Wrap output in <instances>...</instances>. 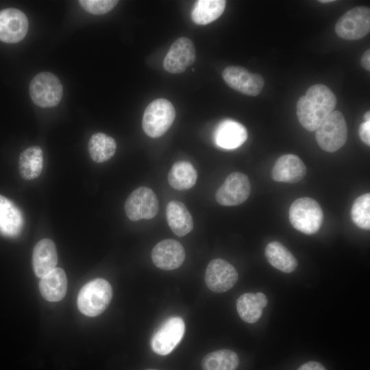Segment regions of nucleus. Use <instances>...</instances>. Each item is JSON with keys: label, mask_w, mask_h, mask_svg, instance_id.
<instances>
[{"label": "nucleus", "mask_w": 370, "mask_h": 370, "mask_svg": "<svg viewBox=\"0 0 370 370\" xmlns=\"http://www.w3.org/2000/svg\"><path fill=\"white\" fill-rule=\"evenodd\" d=\"M297 370H327L323 365L316 361H309L301 366Z\"/></svg>", "instance_id": "nucleus-32"}, {"label": "nucleus", "mask_w": 370, "mask_h": 370, "mask_svg": "<svg viewBox=\"0 0 370 370\" xmlns=\"http://www.w3.org/2000/svg\"><path fill=\"white\" fill-rule=\"evenodd\" d=\"M146 370H157V369H146Z\"/></svg>", "instance_id": "nucleus-36"}, {"label": "nucleus", "mask_w": 370, "mask_h": 370, "mask_svg": "<svg viewBox=\"0 0 370 370\" xmlns=\"http://www.w3.org/2000/svg\"><path fill=\"white\" fill-rule=\"evenodd\" d=\"M58 253L54 242L43 238L35 245L32 254V265L35 274L42 278L56 268Z\"/></svg>", "instance_id": "nucleus-18"}, {"label": "nucleus", "mask_w": 370, "mask_h": 370, "mask_svg": "<svg viewBox=\"0 0 370 370\" xmlns=\"http://www.w3.org/2000/svg\"><path fill=\"white\" fill-rule=\"evenodd\" d=\"M364 119H365V121H370V112L369 111H367L364 114Z\"/></svg>", "instance_id": "nucleus-34"}, {"label": "nucleus", "mask_w": 370, "mask_h": 370, "mask_svg": "<svg viewBox=\"0 0 370 370\" xmlns=\"http://www.w3.org/2000/svg\"><path fill=\"white\" fill-rule=\"evenodd\" d=\"M238 278V274L234 267L221 258L209 262L204 277L207 287L215 293L227 291L234 286Z\"/></svg>", "instance_id": "nucleus-12"}, {"label": "nucleus", "mask_w": 370, "mask_h": 370, "mask_svg": "<svg viewBox=\"0 0 370 370\" xmlns=\"http://www.w3.org/2000/svg\"><path fill=\"white\" fill-rule=\"evenodd\" d=\"M347 138V127L343 114L332 111L316 130V140L325 151L334 152L342 147Z\"/></svg>", "instance_id": "nucleus-5"}, {"label": "nucleus", "mask_w": 370, "mask_h": 370, "mask_svg": "<svg viewBox=\"0 0 370 370\" xmlns=\"http://www.w3.org/2000/svg\"><path fill=\"white\" fill-rule=\"evenodd\" d=\"M217 146L225 149H233L241 146L247 138V131L241 123L225 119L217 125L214 134Z\"/></svg>", "instance_id": "nucleus-17"}, {"label": "nucleus", "mask_w": 370, "mask_h": 370, "mask_svg": "<svg viewBox=\"0 0 370 370\" xmlns=\"http://www.w3.org/2000/svg\"><path fill=\"white\" fill-rule=\"evenodd\" d=\"M196 58V51L193 41L186 37L176 39L170 47L164 60L163 67L169 73H183L193 64Z\"/></svg>", "instance_id": "nucleus-13"}, {"label": "nucleus", "mask_w": 370, "mask_h": 370, "mask_svg": "<svg viewBox=\"0 0 370 370\" xmlns=\"http://www.w3.org/2000/svg\"><path fill=\"white\" fill-rule=\"evenodd\" d=\"M264 254L268 262L282 272L291 273L297 267L295 257L280 242L269 243L265 247Z\"/></svg>", "instance_id": "nucleus-23"}, {"label": "nucleus", "mask_w": 370, "mask_h": 370, "mask_svg": "<svg viewBox=\"0 0 370 370\" xmlns=\"http://www.w3.org/2000/svg\"><path fill=\"white\" fill-rule=\"evenodd\" d=\"M166 217L170 228L179 237L186 235L193 228L192 216L181 201H170L166 206Z\"/></svg>", "instance_id": "nucleus-21"}, {"label": "nucleus", "mask_w": 370, "mask_h": 370, "mask_svg": "<svg viewBox=\"0 0 370 370\" xmlns=\"http://www.w3.org/2000/svg\"><path fill=\"white\" fill-rule=\"evenodd\" d=\"M88 151L92 160L97 163L110 160L115 153V140L101 132L94 134L88 141Z\"/></svg>", "instance_id": "nucleus-27"}, {"label": "nucleus", "mask_w": 370, "mask_h": 370, "mask_svg": "<svg viewBox=\"0 0 370 370\" xmlns=\"http://www.w3.org/2000/svg\"><path fill=\"white\" fill-rule=\"evenodd\" d=\"M251 192V184L247 175L240 172L230 174L217 190V201L225 206L241 204L247 200Z\"/></svg>", "instance_id": "nucleus-10"}, {"label": "nucleus", "mask_w": 370, "mask_h": 370, "mask_svg": "<svg viewBox=\"0 0 370 370\" xmlns=\"http://www.w3.org/2000/svg\"><path fill=\"white\" fill-rule=\"evenodd\" d=\"M185 257L183 246L173 239H165L159 242L151 251L153 263L163 270H173L180 267Z\"/></svg>", "instance_id": "nucleus-15"}, {"label": "nucleus", "mask_w": 370, "mask_h": 370, "mask_svg": "<svg viewBox=\"0 0 370 370\" xmlns=\"http://www.w3.org/2000/svg\"><path fill=\"white\" fill-rule=\"evenodd\" d=\"M225 5L226 1L224 0L197 1L191 11V18L197 25H208L223 14Z\"/></svg>", "instance_id": "nucleus-25"}, {"label": "nucleus", "mask_w": 370, "mask_h": 370, "mask_svg": "<svg viewBox=\"0 0 370 370\" xmlns=\"http://www.w3.org/2000/svg\"><path fill=\"white\" fill-rule=\"evenodd\" d=\"M306 174V167L303 161L293 154L280 156L275 162L271 175L275 181L296 183Z\"/></svg>", "instance_id": "nucleus-16"}, {"label": "nucleus", "mask_w": 370, "mask_h": 370, "mask_svg": "<svg viewBox=\"0 0 370 370\" xmlns=\"http://www.w3.org/2000/svg\"><path fill=\"white\" fill-rule=\"evenodd\" d=\"M361 65L367 71H370V49L365 51L361 58Z\"/></svg>", "instance_id": "nucleus-33"}, {"label": "nucleus", "mask_w": 370, "mask_h": 370, "mask_svg": "<svg viewBox=\"0 0 370 370\" xmlns=\"http://www.w3.org/2000/svg\"><path fill=\"white\" fill-rule=\"evenodd\" d=\"M334 0H322V1H319V2H321V3H330V2H333Z\"/></svg>", "instance_id": "nucleus-35"}, {"label": "nucleus", "mask_w": 370, "mask_h": 370, "mask_svg": "<svg viewBox=\"0 0 370 370\" xmlns=\"http://www.w3.org/2000/svg\"><path fill=\"white\" fill-rule=\"evenodd\" d=\"M175 110L167 99L160 98L151 101L145 108L142 120L145 133L151 138L164 135L173 124Z\"/></svg>", "instance_id": "nucleus-4"}, {"label": "nucleus", "mask_w": 370, "mask_h": 370, "mask_svg": "<svg viewBox=\"0 0 370 370\" xmlns=\"http://www.w3.org/2000/svg\"><path fill=\"white\" fill-rule=\"evenodd\" d=\"M112 297V289L110 283L97 278L86 284L77 297L79 311L88 317L101 314L108 306Z\"/></svg>", "instance_id": "nucleus-2"}, {"label": "nucleus", "mask_w": 370, "mask_h": 370, "mask_svg": "<svg viewBox=\"0 0 370 370\" xmlns=\"http://www.w3.org/2000/svg\"><path fill=\"white\" fill-rule=\"evenodd\" d=\"M267 304L268 300L264 293H247L237 299L236 309L240 317L244 321L254 323L260 319L262 310Z\"/></svg>", "instance_id": "nucleus-22"}, {"label": "nucleus", "mask_w": 370, "mask_h": 370, "mask_svg": "<svg viewBox=\"0 0 370 370\" xmlns=\"http://www.w3.org/2000/svg\"><path fill=\"white\" fill-rule=\"evenodd\" d=\"M336 98L325 85L311 86L297 101V116L308 131H316L322 121L334 110Z\"/></svg>", "instance_id": "nucleus-1"}, {"label": "nucleus", "mask_w": 370, "mask_h": 370, "mask_svg": "<svg viewBox=\"0 0 370 370\" xmlns=\"http://www.w3.org/2000/svg\"><path fill=\"white\" fill-rule=\"evenodd\" d=\"M197 178V171L186 161H179L173 164L168 173V181L171 187L184 190L192 188Z\"/></svg>", "instance_id": "nucleus-26"}, {"label": "nucleus", "mask_w": 370, "mask_h": 370, "mask_svg": "<svg viewBox=\"0 0 370 370\" xmlns=\"http://www.w3.org/2000/svg\"><path fill=\"white\" fill-rule=\"evenodd\" d=\"M124 209L127 217L133 221L151 219L158 212V199L151 188L140 186L128 196Z\"/></svg>", "instance_id": "nucleus-8"}, {"label": "nucleus", "mask_w": 370, "mask_h": 370, "mask_svg": "<svg viewBox=\"0 0 370 370\" xmlns=\"http://www.w3.org/2000/svg\"><path fill=\"white\" fill-rule=\"evenodd\" d=\"M41 295L47 301L62 300L67 290V278L64 271L56 267L41 278L39 282Z\"/></svg>", "instance_id": "nucleus-19"}, {"label": "nucleus", "mask_w": 370, "mask_h": 370, "mask_svg": "<svg viewBox=\"0 0 370 370\" xmlns=\"http://www.w3.org/2000/svg\"><path fill=\"white\" fill-rule=\"evenodd\" d=\"M351 219L358 227L370 229V194L365 193L356 198L351 209Z\"/></svg>", "instance_id": "nucleus-29"}, {"label": "nucleus", "mask_w": 370, "mask_h": 370, "mask_svg": "<svg viewBox=\"0 0 370 370\" xmlns=\"http://www.w3.org/2000/svg\"><path fill=\"white\" fill-rule=\"evenodd\" d=\"M289 220L297 230L306 234H314L322 225L323 212L317 201L310 197H301L291 205Z\"/></svg>", "instance_id": "nucleus-3"}, {"label": "nucleus", "mask_w": 370, "mask_h": 370, "mask_svg": "<svg viewBox=\"0 0 370 370\" xmlns=\"http://www.w3.org/2000/svg\"><path fill=\"white\" fill-rule=\"evenodd\" d=\"M23 225V217L17 206L0 195V233L6 236L18 235Z\"/></svg>", "instance_id": "nucleus-20"}, {"label": "nucleus", "mask_w": 370, "mask_h": 370, "mask_svg": "<svg viewBox=\"0 0 370 370\" xmlns=\"http://www.w3.org/2000/svg\"><path fill=\"white\" fill-rule=\"evenodd\" d=\"M116 0H80L79 5L88 12L101 15L111 11L118 3Z\"/></svg>", "instance_id": "nucleus-30"}, {"label": "nucleus", "mask_w": 370, "mask_h": 370, "mask_svg": "<svg viewBox=\"0 0 370 370\" xmlns=\"http://www.w3.org/2000/svg\"><path fill=\"white\" fill-rule=\"evenodd\" d=\"M26 15L16 8H6L0 11V40L16 43L23 40L28 30Z\"/></svg>", "instance_id": "nucleus-14"}, {"label": "nucleus", "mask_w": 370, "mask_h": 370, "mask_svg": "<svg viewBox=\"0 0 370 370\" xmlns=\"http://www.w3.org/2000/svg\"><path fill=\"white\" fill-rule=\"evenodd\" d=\"M225 82L234 90L248 96H257L263 88L264 81L258 73H251L239 66H229L223 73Z\"/></svg>", "instance_id": "nucleus-11"}, {"label": "nucleus", "mask_w": 370, "mask_h": 370, "mask_svg": "<svg viewBox=\"0 0 370 370\" xmlns=\"http://www.w3.org/2000/svg\"><path fill=\"white\" fill-rule=\"evenodd\" d=\"M358 134L364 143L370 145V121H365L360 125Z\"/></svg>", "instance_id": "nucleus-31"}, {"label": "nucleus", "mask_w": 370, "mask_h": 370, "mask_svg": "<svg viewBox=\"0 0 370 370\" xmlns=\"http://www.w3.org/2000/svg\"><path fill=\"white\" fill-rule=\"evenodd\" d=\"M185 332L184 320L179 317L166 319L151 340L152 350L161 356L171 353L181 341Z\"/></svg>", "instance_id": "nucleus-9"}, {"label": "nucleus", "mask_w": 370, "mask_h": 370, "mask_svg": "<svg viewBox=\"0 0 370 370\" xmlns=\"http://www.w3.org/2000/svg\"><path fill=\"white\" fill-rule=\"evenodd\" d=\"M29 95L36 106L52 108L61 101L63 87L60 79L54 74L42 72L32 79L29 84Z\"/></svg>", "instance_id": "nucleus-6"}, {"label": "nucleus", "mask_w": 370, "mask_h": 370, "mask_svg": "<svg viewBox=\"0 0 370 370\" xmlns=\"http://www.w3.org/2000/svg\"><path fill=\"white\" fill-rule=\"evenodd\" d=\"M369 32L370 9L366 6H358L348 10L335 25L336 34L345 40H359Z\"/></svg>", "instance_id": "nucleus-7"}, {"label": "nucleus", "mask_w": 370, "mask_h": 370, "mask_svg": "<svg viewBox=\"0 0 370 370\" xmlns=\"http://www.w3.org/2000/svg\"><path fill=\"white\" fill-rule=\"evenodd\" d=\"M239 358L230 349L217 350L207 354L202 360L203 370H236Z\"/></svg>", "instance_id": "nucleus-28"}, {"label": "nucleus", "mask_w": 370, "mask_h": 370, "mask_svg": "<svg viewBox=\"0 0 370 370\" xmlns=\"http://www.w3.org/2000/svg\"><path fill=\"white\" fill-rule=\"evenodd\" d=\"M42 166L43 153L40 147H29L21 153L18 170L23 179L32 180L37 178L42 172Z\"/></svg>", "instance_id": "nucleus-24"}]
</instances>
